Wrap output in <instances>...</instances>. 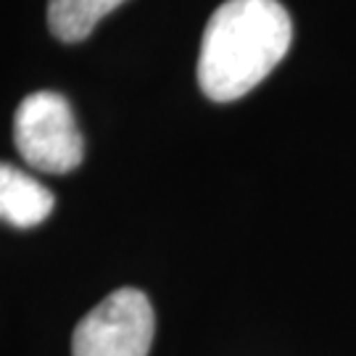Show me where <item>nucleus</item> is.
Listing matches in <instances>:
<instances>
[{
  "label": "nucleus",
  "mask_w": 356,
  "mask_h": 356,
  "mask_svg": "<svg viewBox=\"0 0 356 356\" xmlns=\"http://www.w3.org/2000/svg\"><path fill=\"white\" fill-rule=\"evenodd\" d=\"M53 193L19 166L0 161V222L13 227H38L53 214Z\"/></svg>",
  "instance_id": "obj_4"
},
{
  "label": "nucleus",
  "mask_w": 356,
  "mask_h": 356,
  "mask_svg": "<svg viewBox=\"0 0 356 356\" xmlns=\"http://www.w3.org/2000/svg\"><path fill=\"white\" fill-rule=\"evenodd\" d=\"M156 317L148 296L119 288L79 319L72 335V356H148Z\"/></svg>",
  "instance_id": "obj_3"
},
{
  "label": "nucleus",
  "mask_w": 356,
  "mask_h": 356,
  "mask_svg": "<svg viewBox=\"0 0 356 356\" xmlns=\"http://www.w3.org/2000/svg\"><path fill=\"white\" fill-rule=\"evenodd\" d=\"M122 3L127 0H48V26L61 42H82Z\"/></svg>",
  "instance_id": "obj_5"
},
{
  "label": "nucleus",
  "mask_w": 356,
  "mask_h": 356,
  "mask_svg": "<svg viewBox=\"0 0 356 356\" xmlns=\"http://www.w3.org/2000/svg\"><path fill=\"white\" fill-rule=\"evenodd\" d=\"M293 42L291 13L277 0L222 3L201 40L198 85L206 98L229 103L269 76Z\"/></svg>",
  "instance_id": "obj_1"
},
{
  "label": "nucleus",
  "mask_w": 356,
  "mask_h": 356,
  "mask_svg": "<svg viewBox=\"0 0 356 356\" xmlns=\"http://www.w3.org/2000/svg\"><path fill=\"white\" fill-rule=\"evenodd\" d=\"M16 151L45 175H66L82 164L85 140L72 106L61 92L38 90L19 103L13 116Z\"/></svg>",
  "instance_id": "obj_2"
}]
</instances>
